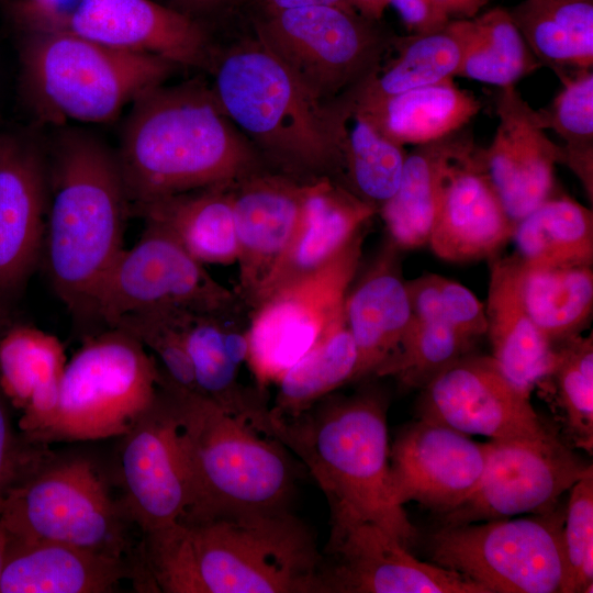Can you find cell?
<instances>
[{
	"label": "cell",
	"mask_w": 593,
	"mask_h": 593,
	"mask_svg": "<svg viewBox=\"0 0 593 593\" xmlns=\"http://www.w3.org/2000/svg\"><path fill=\"white\" fill-rule=\"evenodd\" d=\"M562 87L552 102L538 110L545 130L562 141L559 164L580 180L593 200V71L578 70L559 78Z\"/></svg>",
	"instance_id": "cell-40"
},
{
	"label": "cell",
	"mask_w": 593,
	"mask_h": 593,
	"mask_svg": "<svg viewBox=\"0 0 593 593\" xmlns=\"http://www.w3.org/2000/svg\"><path fill=\"white\" fill-rule=\"evenodd\" d=\"M512 240L526 267L593 266V212L552 194L516 222Z\"/></svg>",
	"instance_id": "cell-36"
},
{
	"label": "cell",
	"mask_w": 593,
	"mask_h": 593,
	"mask_svg": "<svg viewBox=\"0 0 593 593\" xmlns=\"http://www.w3.org/2000/svg\"><path fill=\"white\" fill-rule=\"evenodd\" d=\"M360 15L380 21L391 0H347Z\"/></svg>",
	"instance_id": "cell-52"
},
{
	"label": "cell",
	"mask_w": 593,
	"mask_h": 593,
	"mask_svg": "<svg viewBox=\"0 0 593 593\" xmlns=\"http://www.w3.org/2000/svg\"><path fill=\"white\" fill-rule=\"evenodd\" d=\"M591 472L593 467L555 433L538 440H490L478 485L458 506L441 514L443 525L550 511L566 491Z\"/></svg>",
	"instance_id": "cell-15"
},
{
	"label": "cell",
	"mask_w": 593,
	"mask_h": 593,
	"mask_svg": "<svg viewBox=\"0 0 593 593\" xmlns=\"http://www.w3.org/2000/svg\"><path fill=\"white\" fill-rule=\"evenodd\" d=\"M48 166L33 144L0 136V309L29 278L43 249Z\"/></svg>",
	"instance_id": "cell-23"
},
{
	"label": "cell",
	"mask_w": 593,
	"mask_h": 593,
	"mask_svg": "<svg viewBox=\"0 0 593 593\" xmlns=\"http://www.w3.org/2000/svg\"><path fill=\"white\" fill-rule=\"evenodd\" d=\"M67 359L54 335L32 326H15L0 339V382L22 411L20 427L36 441L52 422Z\"/></svg>",
	"instance_id": "cell-29"
},
{
	"label": "cell",
	"mask_w": 593,
	"mask_h": 593,
	"mask_svg": "<svg viewBox=\"0 0 593 593\" xmlns=\"http://www.w3.org/2000/svg\"><path fill=\"white\" fill-rule=\"evenodd\" d=\"M402 253L385 236L369 262H361L346 294V324L357 349L353 382L373 377L411 324Z\"/></svg>",
	"instance_id": "cell-24"
},
{
	"label": "cell",
	"mask_w": 593,
	"mask_h": 593,
	"mask_svg": "<svg viewBox=\"0 0 593 593\" xmlns=\"http://www.w3.org/2000/svg\"><path fill=\"white\" fill-rule=\"evenodd\" d=\"M376 214L378 212L372 206L334 180H312L292 239L258 288L248 309L325 266Z\"/></svg>",
	"instance_id": "cell-26"
},
{
	"label": "cell",
	"mask_w": 593,
	"mask_h": 593,
	"mask_svg": "<svg viewBox=\"0 0 593 593\" xmlns=\"http://www.w3.org/2000/svg\"><path fill=\"white\" fill-rule=\"evenodd\" d=\"M448 27L461 47L457 77L504 88L541 67L505 8L451 20Z\"/></svg>",
	"instance_id": "cell-35"
},
{
	"label": "cell",
	"mask_w": 593,
	"mask_h": 593,
	"mask_svg": "<svg viewBox=\"0 0 593 593\" xmlns=\"http://www.w3.org/2000/svg\"><path fill=\"white\" fill-rule=\"evenodd\" d=\"M475 342L439 321L412 317L395 353L373 377H394L407 389H422L439 372L473 351Z\"/></svg>",
	"instance_id": "cell-41"
},
{
	"label": "cell",
	"mask_w": 593,
	"mask_h": 593,
	"mask_svg": "<svg viewBox=\"0 0 593 593\" xmlns=\"http://www.w3.org/2000/svg\"><path fill=\"white\" fill-rule=\"evenodd\" d=\"M336 108L343 163L339 184L379 213L399 188L406 152L355 109L350 92L336 100Z\"/></svg>",
	"instance_id": "cell-34"
},
{
	"label": "cell",
	"mask_w": 593,
	"mask_h": 593,
	"mask_svg": "<svg viewBox=\"0 0 593 593\" xmlns=\"http://www.w3.org/2000/svg\"><path fill=\"white\" fill-rule=\"evenodd\" d=\"M166 381L190 485V505L180 519L289 510L298 474L289 449L244 416Z\"/></svg>",
	"instance_id": "cell-6"
},
{
	"label": "cell",
	"mask_w": 593,
	"mask_h": 593,
	"mask_svg": "<svg viewBox=\"0 0 593 593\" xmlns=\"http://www.w3.org/2000/svg\"><path fill=\"white\" fill-rule=\"evenodd\" d=\"M81 1L10 0L9 12L22 34L63 32Z\"/></svg>",
	"instance_id": "cell-46"
},
{
	"label": "cell",
	"mask_w": 593,
	"mask_h": 593,
	"mask_svg": "<svg viewBox=\"0 0 593 593\" xmlns=\"http://www.w3.org/2000/svg\"><path fill=\"white\" fill-rule=\"evenodd\" d=\"M46 444L32 441L18 448L13 443L8 414L0 402V506L8 492L47 452Z\"/></svg>",
	"instance_id": "cell-47"
},
{
	"label": "cell",
	"mask_w": 593,
	"mask_h": 593,
	"mask_svg": "<svg viewBox=\"0 0 593 593\" xmlns=\"http://www.w3.org/2000/svg\"><path fill=\"white\" fill-rule=\"evenodd\" d=\"M390 52L394 57L350 91L356 107L452 79L461 61L460 43L448 24L434 32L395 35Z\"/></svg>",
	"instance_id": "cell-37"
},
{
	"label": "cell",
	"mask_w": 593,
	"mask_h": 593,
	"mask_svg": "<svg viewBox=\"0 0 593 593\" xmlns=\"http://www.w3.org/2000/svg\"><path fill=\"white\" fill-rule=\"evenodd\" d=\"M541 67L558 78L593 66V0H523L507 9Z\"/></svg>",
	"instance_id": "cell-33"
},
{
	"label": "cell",
	"mask_w": 593,
	"mask_h": 593,
	"mask_svg": "<svg viewBox=\"0 0 593 593\" xmlns=\"http://www.w3.org/2000/svg\"><path fill=\"white\" fill-rule=\"evenodd\" d=\"M10 544V535L5 527L0 522V581L1 575L3 571V567L5 563L7 555H8V548Z\"/></svg>",
	"instance_id": "cell-53"
},
{
	"label": "cell",
	"mask_w": 593,
	"mask_h": 593,
	"mask_svg": "<svg viewBox=\"0 0 593 593\" xmlns=\"http://www.w3.org/2000/svg\"><path fill=\"white\" fill-rule=\"evenodd\" d=\"M67 31L118 49L157 56L177 67H204L211 57L202 25L154 0H82Z\"/></svg>",
	"instance_id": "cell-21"
},
{
	"label": "cell",
	"mask_w": 593,
	"mask_h": 593,
	"mask_svg": "<svg viewBox=\"0 0 593 593\" xmlns=\"http://www.w3.org/2000/svg\"><path fill=\"white\" fill-rule=\"evenodd\" d=\"M2 322V312H1V309H0V324Z\"/></svg>",
	"instance_id": "cell-54"
},
{
	"label": "cell",
	"mask_w": 593,
	"mask_h": 593,
	"mask_svg": "<svg viewBox=\"0 0 593 593\" xmlns=\"http://www.w3.org/2000/svg\"><path fill=\"white\" fill-rule=\"evenodd\" d=\"M48 167L51 203L43 249L58 298L80 320L96 318L98 289L122 253L130 200L116 154L83 132H66Z\"/></svg>",
	"instance_id": "cell-4"
},
{
	"label": "cell",
	"mask_w": 593,
	"mask_h": 593,
	"mask_svg": "<svg viewBox=\"0 0 593 593\" xmlns=\"http://www.w3.org/2000/svg\"><path fill=\"white\" fill-rule=\"evenodd\" d=\"M564 510L563 547L567 580L562 593L592 592L593 472L570 488Z\"/></svg>",
	"instance_id": "cell-45"
},
{
	"label": "cell",
	"mask_w": 593,
	"mask_h": 593,
	"mask_svg": "<svg viewBox=\"0 0 593 593\" xmlns=\"http://www.w3.org/2000/svg\"><path fill=\"white\" fill-rule=\"evenodd\" d=\"M145 224L137 243L123 249L105 273L96 295V318L110 328L136 312L230 314L246 307L237 292L216 281L169 231Z\"/></svg>",
	"instance_id": "cell-13"
},
{
	"label": "cell",
	"mask_w": 593,
	"mask_h": 593,
	"mask_svg": "<svg viewBox=\"0 0 593 593\" xmlns=\"http://www.w3.org/2000/svg\"><path fill=\"white\" fill-rule=\"evenodd\" d=\"M405 286L414 318L443 322L475 343L486 335L485 307L465 286L429 272Z\"/></svg>",
	"instance_id": "cell-44"
},
{
	"label": "cell",
	"mask_w": 593,
	"mask_h": 593,
	"mask_svg": "<svg viewBox=\"0 0 593 593\" xmlns=\"http://www.w3.org/2000/svg\"><path fill=\"white\" fill-rule=\"evenodd\" d=\"M10 538L51 540L126 557L131 523L97 463L47 451L0 506Z\"/></svg>",
	"instance_id": "cell-8"
},
{
	"label": "cell",
	"mask_w": 593,
	"mask_h": 593,
	"mask_svg": "<svg viewBox=\"0 0 593 593\" xmlns=\"http://www.w3.org/2000/svg\"><path fill=\"white\" fill-rule=\"evenodd\" d=\"M239 315L191 313L186 325L187 349L197 391L267 434L270 407L261 394L249 393L238 380L248 356V324L240 326Z\"/></svg>",
	"instance_id": "cell-28"
},
{
	"label": "cell",
	"mask_w": 593,
	"mask_h": 593,
	"mask_svg": "<svg viewBox=\"0 0 593 593\" xmlns=\"http://www.w3.org/2000/svg\"><path fill=\"white\" fill-rule=\"evenodd\" d=\"M497 126L489 147L480 148L488 176L510 217L516 223L555 191L560 145L545 133L538 110L515 86L499 88Z\"/></svg>",
	"instance_id": "cell-19"
},
{
	"label": "cell",
	"mask_w": 593,
	"mask_h": 593,
	"mask_svg": "<svg viewBox=\"0 0 593 593\" xmlns=\"http://www.w3.org/2000/svg\"><path fill=\"white\" fill-rule=\"evenodd\" d=\"M190 314L180 310L136 312L122 316L112 327L128 333L149 350L166 379L179 388L198 392L186 344Z\"/></svg>",
	"instance_id": "cell-43"
},
{
	"label": "cell",
	"mask_w": 593,
	"mask_h": 593,
	"mask_svg": "<svg viewBox=\"0 0 593 593\" xmlns=\"http://www.w3.org/2000/svg\"><path fill=\"white\" fill-rule=\"evenodd\" d=\"M356 365V345L348 327H345L281 374L276 382L278 391L270 413L290 417L307 410L337 388L353 382Z\"/></svg>",
	"instance_id": "cell-39"
},
{
	"label": "cell",
	"mask_w": 593,
	"mask_h": 593,
	"mask_svg": "<svg viewBox=\"0 0 593 593\" xmlns=\"http://www.w3.org/2000/svg\"><path fill=\"white\" fill-rule=\"evenodd\" d=\"M367 226L325 266L249 309L246 362L258 391L276 383L306 353L347 327L345 300L362 262Z\"/></svg>",
	"instance_id": "cell-12"
},
{
	"label": "cell",
	"mask_w": 593,
	"mask_h": 593,
	"mask_svg": "<svg viewBox=\"0 0 593 593\" xmlns=\"http://www.w3.org/2000/svg\"><path fill=\"white\" fill-rule=\"evenodd\" d=\"M358 12L309 5L264 13L256 38L316 100L329 103L371 76L394 34Z\"/></svg>",
	"instance_id": "cell-11"
},
{
	"label": "cell",
	"mask_w": 593,
	"mask_h": 593,
	"mask_svg": "<svg viewBox=\"0 0 593 593\" xmlns=\"http://www.w3.org/2000/svg\"><path fill=\"white\" fill-rule=\"evenodd\" d=\"M355 105V103H354ZM482 108L471 92L448 79L355 109L392 142L404 146L437 141L463 127Z\"/></svg>",
	"instance_id": "cell-32"
},
{
	"label": "cell",
	"mask_w": 593,
	"mask_h": 593,
	"mask_svg": "<svg viewBox=\"0 0 593 593\" xmlns=\"http://www.w3.org/2000/svg\"><path fill=\"white\" fill-rule=\"evenodd\" d=\"M258 2L261 4L265 11L264 13L309 5H333L344 10L355 11L347 0H258Z\"/></svg>",
	"instance_id": "cell-50"
},
{
	"label": "cell",
	"mask_w": 593,
	"mask_h": 593,
	"mask_svg": "<svg viewBox=\"0 0 593 593\" xmlns=\"http://www.w3.org/2000/svg\"><path fill=\"white\" fill-rule=\"evenodd\" d=\"M233 186L201 188L132 205L130 214L169 231L203 265H231L237 260Z\"/></svg>",
	"instance_id": "cell-31"
},
{
	"label": "cell",
	"mask_w": 593,
	"mask_h": 593,
	"mask_svg": "<svg viewBox=\"0 0 593 593\" xmlns=\"http://www.w3.org/2000/svg\"><path fill=\"white\" fill-rule=\"evenodd\" d=\"M474 145L473 136L463 127L406 153L399 188L378 213L387 236L403 251L427 245L447 171Z\"/></svg>",
	"instance_id": "cell-30"
},
{
	"label": "cell",
	"mask_w": 593,
	"mask_h": 593,
	"mask_svg": "<svg viewBox=\"0 0 593 593\" xmlns=\"http://www.w3.org/2000/svg\"><path fill=\"white\" fill-rule=\"evenodd\" d=\"M136 564L69 544L10 538L0 593H109L135 574L143 588L152 589L144 568Z\"/></svg>",
	"instance_id": "cell-25"
},
{
	"label": "cell",
	"mask_w": 593,
	"mask_h": 593,
	"mask_svg": "<svg viewBox=\"0 0 593 593\" xmlns=\"http://www.w3.org/2000/svg\"><path fill=\"white\" fill-rule=\"evenodd\" d=\"M564 511L445 526L428 541L430 561L485 593H562Z\"/></svg>",
	"instance_id": "cell-10"
},
{
	"label": "cell",
	"mask_w": 593,
	"mask_h": 593,
	"mask_svg": "<svg viewBox=\"0 0 593 593\" xmlns=\"http://www.w3.org/2000/svg\"><path fill=\"white\" fill-rule=\"evenodd\" d=\"M115 154L131 206L195 189L233 186L265 168L212 89L199 82L163 83L137 97Z\"/></svg>",
	"instance_id": "cell-2"
},
{
	"label": "cell",
	"mask_w": 593,
	"mask_h": 593,
	"mask_svg": "<svg viewBox=\"0 0 593 593\" xmlns=\"http://www.w3.org/2000/svg\"><path fill=\"white\" fill-rule=\"evenodd\" d=\"M311 181L262 168L232 187L239 268L236 292L246 307L291 242Z\"/></svg>",
	"instance_id": "cell-22"
},
{
	"label": "cell",
	"mask_w": 593,
	"mask_h": 593,
	"mask_svg": "<svg viewBox=\"0 0 593 593\" xmlns=\"http://www.w3.org/2000/svg\"><path fill=\"white\" fill-rule=\"evenodd\" d=\"M417 418L491 440H538L553 432L492 356L473 351L439 372L424 388Z\"/></svg>",
	"instance_id": "cell-16"
},
{
	"label": "cell",
	"mask_w": 593,
	"mask_h": 593,
	"mask_svg": "<svg viewBox=\"0 0 593 593\" xmlns=\"http://www.w3.org/2000/svg\"><path fill=\"white\" fill-rule=\"evenodd\" d=\"M160 369L128 333L111 327L87 337L66 362L57 407L37 443L120 437L152 403Z\"/></svg>",
	"instance_id": "cell-9"
},
{
	"label": "cell",
	"mask_w": 593,
	"mask_h": 593,
	"mask_svg": "<svg viewBox=\"0 0 593 593\" xmlns=\"http://www.w3.org/2000/svg\"><path fill=\"white\" fill-rule=\"evenodd\" d=\"M552 385L556 405L573 445L593 448V337L575 336L556 347L549 373L539 383Z\"/></svg>",
	"instance_id": "cell-42"
},
{
	"label": "cell",
	"mask_w": 593,
	"mask_h": 593,
	"mask_svg": "<svg viewBox=\"0 0 593 593\" xmlns=\"http://www.w3.org/2000/svg\"><path fill=\"white\" fill-rule=\"evenodd\" d=\"M221 109L264 163L300 181L339 184L342 153L335 101L323 103L256 37L214 66L211 87Z\"/></svg>",
	"instance_id": "cell-5"
},
{
	"label": "cell",
	"mask_w": 593,
	"mask_h": 593,
	"mask_svg": "<svg viewBox=\"0 0 593 593\" xmlns=\"http://www.w3.org/2000/svg\"><path fill=\"white\" fill-rule=\"evenodd\" d=\"M523 296L538 332L556 348L581 335L590 325L593 313V266H525Z\"/></svg>",
	"instance_id": "cell-38"
},
{
	"label": "cell",
	"mask_w": 593,
	"mask_h": 593,
	"mask_svg": "<svg viewBox=\"0 0 593 593\" xmlns=\"http://www.w3.org/2000/svg\"><path fill=\"white\" fill-rule=\"evenodd\" d=\"M388 396L377 385L326 395L290 417L270 413L269 435L305 466L327 499L331 522H373L410 548L417 532L390 486Z\"/></svg>",
	"instance_id": "cell-3"
},
{
	"label": "cell",
	"mask_w": 593,
	"mask_h": 593,
	"mask_svg": "<svg viewBox=\"0 0 593 593\" xmlns=\"http://www.w3.org/2000/svg\"><path fill=\"white\" fill-rule=\"evenodd\" d=\"M490 0H436L444 14L451 20L478 15Z\"/></svg>",
	"instance_id": "cell-49"
},
{
	"label": "cell",
	"mask_w": 593,
	"mask_h": 593,
	"mask_svg": "<svg viewBox=\"0 0 593 593\" xmlns=\"http://www.w3.org/2000/svg\"><path fill=\"white\" fill-rule=\"evenodd\" d=\"M120 438L116 475L128 521L143 535L178 522L189 508L190 485L176 400L161 371L152 403Z\"/></svg>",
	"instance_id": "cell-14"
},
{
	"label": "cell",
	"mask_w": 593,
	"mask_h": 593,
	"mask_svg": "<svg viewBox=\"0 0 593 593\" xmlns=\"http://www.w3.org/2000/svg\"><path fill=\"white\" fill-rule=\"evenodd\" d=\"M488 452L489 443H475L467 434L417 418L390 447L393 500L401 506L413 501L445 514L475 489Z\"/></svg>",
	"instance_id": "cell-18"
},
{
	"label": "cell",
	"mask_w": 593,
	"mask_h": 593,
	"mask_svg": "<svg viewBox=\"0 0 593 593\" xmlns=\"http://www.w3.org/2000/svg\"><path fill=\"white\" fill-rule=\"evenodd\" d=\"M156 592L326 593L324 555L290 510L178 522L144 534Z\"/></svg>",
	"instance_id": "cell-1"
},
{
	"label": "cell",
	"mask_w": 593,
	"mask_h": 593,
	"mask_svg": "<svg viewBox=\"0 0 593 593\" xmlns=\"http://www.w3.org/2000/svg\"><path fill=\"white\" fill-rule=\"evenodd\" d=\"M22 91L47 123H105L177 66L157 56L118 49L69 31L23 34Z\"/></svg>",
	"instance_id": "cell-7"
},
{
	"label": "cell",
	"mask_w": 593,
	"mask_h": 593,
	"mask_svg": "<svg viewBox=\"0 0 593 593\" xmlns=\"http://www.w3.org/2000/svg\"><path fill=\"white\" fill-rule=\"evenodd\" d=\"M409 549L373 522L332 524L324 557L326 593H485Z\"/></svg>",
	"instance_id": "cell-17"
},
{
	"label": "cell",
	"mask_w": 593,
	"mask_h": 593,
	"mask_svg": "<svg viewBox=\"0 0 593 593\" xmlns=\"http://www.w3.org/2000/svg\"><path fill=\"white\" fill-rule=\"evenodd\" d=\"M410 33H427L444 29L449 19L436 0H391Z\"/></svg>",
	"instance_id": "cell-48"
},
{
	"label": "cell",
	"mask_w": 593,
	"mask_h": 593,
	"mask_svg": "<svg viewBox=\"0 0 593 593\" xmlns=\"http://www.w3.org/2000/svg\"><path fill=\"white\" fill-rule=\"evenodd\" d=\"M490 261L485 307L492 357L506 376L529 393L549 373L556 348L540 335L523 296L525 266L513 253Z\"/></svg>",
	"instance_id": "cell-27"
},
{
	"label": "cell",
	"mask_w": 593,
	"mask_h": 593,
	"mask_svg": "<svg viewBox=\"0 0 593 593\" xmlns=\"http://www.w3.org/2000/svg\"><path fill=\"white\" fill-rule=\"evenodd\" d=\"M515 226L474 145L447 171L427 245L448 262L491 260L513 239Z\"/></svg>",
	"instance_id": "cell-20"
},
{
	"label": "cell",
	"mask_w": 593,
	"mask_h": 593,
	"mask_svg": "<svg viewBox=\"0 0 593 593\" xmlns=\"http://www.w3.org/2000/svg\"><path fill=\"white\" fill-rule=\"evenodd\" d=\"M170 7L194 18L195 14L211 12L231 0H168Z\"/></svg>",
	"instance_id": "cell-51"
}]
</instances>
